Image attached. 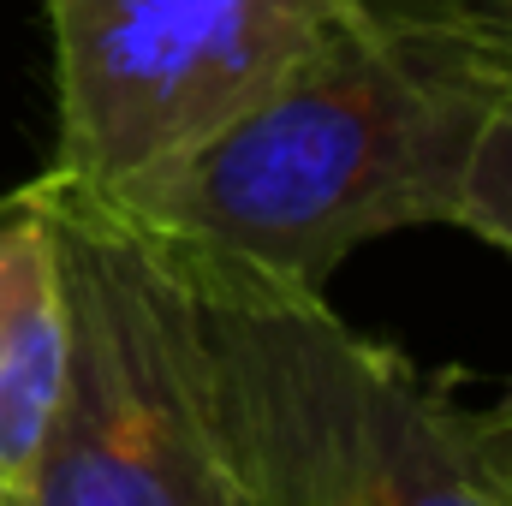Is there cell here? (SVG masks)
<instances>
[{"instance_id": "1", "label": "cell", "mask_w": 512, "mask_h": 506, "mask_svg": "<svg viewBox=\"0 0 512 506\" xmlns=\"http://www.w3.org/2000/svg\"><path fill=\"white\" fill-rule=\"evenodd\" d=\"M507 72L429 0H358L262 102L108 209L185 268L328 298L346 256L453 203Z\"/></svg>"}, {"instance_id": "2", "label": "cell", "mask_w": 512, "mask_h": 506, "mask_svg": "<svg viewBox=\"0 0 512 506\" xmlns=\"http://www.w3.org/2000/svg\"><path fill=\"white\" fill-rule=\"evenodd\" d=\"M54 197L72 352L12 506H251L179 262L102 197Z\"/></svg>"}, {"instance_id": "3", "label": "cell", "mask_w": 512, "mask_h": 506, "mask_svg": "<svg viewBox=\"0 0 512 506\" xmlns=\"http://www.w3.org/2000/svg\"><path fill=\"white\" fill-rule=\"evenodd\" d=\"M155 245V239H149ZM233 441L268 453L316 506H495L453 393L328 298L185 268Z\"/></svg>"}, {"instance_id": "4", "label": "cell", "mask_w": 512, "mask_h": 506, "mask_svg": "<svg viewBox=\"0 0 512 506\" xmlns=\"http://www.w3.org/2000/svg\"><path fill=\"white\" fill-rule=\"evenodd\" d=\"M358 0H42L54 185L114 203L262 102Z\"/></svg>"}, {"instance_id": "5", "label": "cell", "mask_w": 512, "mask_h": 506, "mask_svg": "<svg viewBox=\"0 0 512 506\" xmlns=\"http://www.w3.org/2000/svg\"><path fill=\"white\" fill-rule=\"evenodd\" d=\"M72 352V304L42 173L0 191V495H18L54 423Z\"/></svg>"}, {"instance_id": "6", "label": "cell", "mask_w": 512, "mask_h": 506, "mask_svg": "<svg viewBox=\"0 0 512 506\" xmlns=\"http://www.w3.org/2000/svg\"><path fill=\"white\" fill-rule=\"evenodd\" d=\"M453 227L512 256V78L495 114L477 131V149H471V167H465V185L453 203Z\"/></svg>"}, {"instance_id": "7", "label": "cell", "mask_w": 512, "mask_h": 506, "mask_svg": "<svg viewBox=\"0 0 512 506\" xmlns=\"http://www.w3.org/2000/svg\"><path fill=\"white\" fill-rule=\"evenodd\" d=\"M453 417H459V435H465V453L489 489L495 506H512V387H501L495 399L483 405H465L453 393Z\"/></svg>"}, {"instance_id": "8", "label": "cell", "mask_w": 512, "mask_h": 506, "mask_svg": "<svg viewBox=\"0 0 512 506\" xmlns=\"http://www.w3.org/2000/svg\"><path fill=\"white\" fill-rule=\"evenodd\" d=\"M512 78V0H429Z\"/></svg>"}, {"instance_id": "9", "label": "cell", "mask_w": 512, "mask_h": 506, "mask_svg": "<svg viewBox=\"0 0 512 506\" xmlns=\"http://www.w3.org/2000/svg\"><path fill=\"white\" fill-rule=\"evenodd\" d=\"M227 417V411H221ZM233 435V429H227ZM233 453H239V471H245V495H251V506H316L304 489H298V477H286L268 453H256V447H245V441H233Z\"/></svg>"}, {"instance_id": "10", "label": "cell", "mask_w": 512, "mask_h": 506, "mask_svg": "<svg viewBox=\"0 0 512 506\" xmlns=\"http://www.w3.org/2000/svg\"><path fill=\"white\" fill-rule=\"evenodd\" d=\"M0 506H12V495H0Z\"/></svg>"}]
</instances>
